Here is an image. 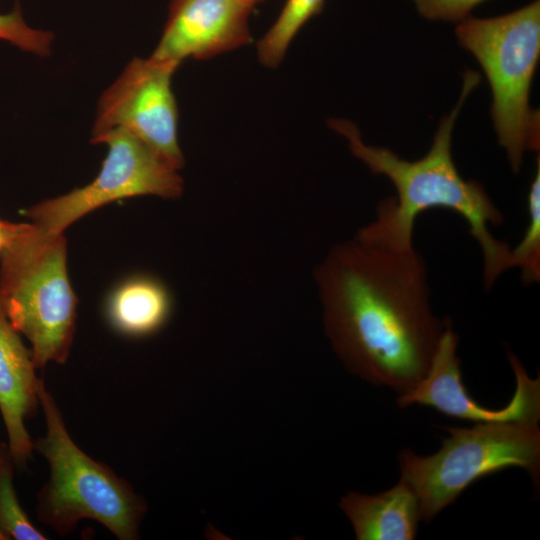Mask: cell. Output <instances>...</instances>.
Here are the masks:
<instances>
[{"mask_svg":"<svg viewBox=\"0 0 540 540\" xmlns=\"http://www.w3.org/2000/svg\"><path fill=\"white\" fill-rule=\"evenodd\" d=\"M340 507L358 540H412L422 520L415 493L401 479L379 494L350 492L342 498Z\"/></svg>","mask_w":540,"mask_h":540,"instance_id":"12","label":"cell"},{"mask_svg":"<svg viewBox=\"0 0 540 540\" xmlns=\"http://www.w3.org/2000/svg\"><path fill=\"white\" fill-rule=\"evenodd\" d=\"M325 0H286L277 19L257 42L260 62L276 68L299 30L314 16L321 13Z\"/></svg>","mask_w":540,"mask_h":540,"instance_id":"14","label":"cell"},{"mask_svg":"<svg viewBox=\"0 0 540 540\" xmlns=\"http://www.w3.org/2000/svg\"><path fill=\"white\" fill-rule=\"evenodd\" d=\"M0 540H9L0 527Z\"/></svg>","mask_w":540,"mask_h":540,"instance_id":"21","label":"cell"},{"mask_svg":"<svg viewBox=\"0 0 540 540\" xmlns=\"http://www.w3.org/2000/svg\"><path fill=\"white\" fill-rule=\"evenodd\" d=\"M14 462L9 455L0 465V527L8 539L46 540L21 506L13 479Z\"/></svg>","mask_w":540,"mask_h":540,"instance_id":"16","label":"cell"},{"mask_svg":"<svg viewBox=\"0 0 540 540\" xmlns=\"http://www.w3.org/2000/svg\"><path fill=\"white\" fill-rule=\"evenodd\" d=\"M94 143L108 145V153L96 178L82 188L38 203L23 215L38 227L63 233L73 222L105 204L120 199L155 195L174 199L181 196L183 180L146 144L115 129Z\"/></svg>","mask_w":540,"mask_h":540,"instance_id":"7","label":"cell"},{"mask_svg":"<svg viewBox=\"0 0 540 540\" xmlns=\"http://www.w3.org/2000/svg\"><path fill=\"white\" fill-rule=\"evenodd\" d=\"M27 226V223H13L0 219V252L8 246Z\"/></svg>","mask_w":540,"mask_h":540,"instance_id":"19","label":"cell"},{"mask_svg":"<svg viewBox=\"0 0 540 540\" xmlns=\"http://www.w3.org/2000/svg\"><path fill=\"white\" fill-rule=\"evenodd\" d=\"M0 39L6 40L22 50L39 56L50 54L53 34L28 26L18 5L7 13L0 14Z\"/></svg>","mask_w":540,"mask_h":540,"instance_id":"17","label":"cell"},{"mask_svg":"<svg viewBox=\"0 0 540 540\" xmlns=\"http://www.w3.org/2000/svg\"><path fill=\"white\" fill-rule=\"evenodd\" d=\"M476 71L466 70L457 104L442 117L433 143L422 158L408 161L385 147L363 142L356 125L345 119H331L329 126L344 135L353 155L374 174L386 176L396 197L377 206L376 219L360 229L356 237L386 247L409 250L417 217L428 209L445 208L459 214L469 226L483 255V282L488 290L508 269L513 268L511 247L490 232L504 217L481 183L465 180L457 170L451 151L452 133L467 97L480 82Z\"/></svg>","mask_w":540,"mask_h":540,"instance_id":"2","label":"cell"},{"mask_svg":"<svg viewBox=\"0 0 540 540\" xmlns=\"http://www.w3.org/2000/svg\"><path fill=\"white\" fill-rule=\"evenodd\" d=\"M36 369L31 350L11 325L0 302V414L9 454L17 465H25L34 452L26 421L40 407Z\"/></svg>","mask_w":540,"mask_h":540,"instance_id":"11","label":"cell"},{"mask_svg":"<svg viewBox=\"0 0 540 540\" xmlns=\"http://www.w3.org/2000/svg\"><path fill=\"white\" fill-rule=\"evenodd\" d=\"M527 210L529 222L521 241L511 248L513 268H519L525 284L536 283L540 279V159L532 179Z\"/></svg>","mask_w":540,"mask_h":540,"instance_id":"15","label":"cell"},{"mask_svg":"<svg viewBox=\"0 0 540 540\" xmlns=\"http://www.w3.org/2000/svg\"><path fill=\"white\" fill-rule=\"evenodd\" d=\"M179 64L150 56L134 58L100 98L92 129L94 143L121 129L146 144L179 170L184 157L178 143V109L171 80Z\"/></svg>","mask_w":540,"mask_h":540,"instance_id":"8","label":"cell"},{"mask_svg":"<svg viewBox=\"0 0 540 540\" xmlns=\"http://www.w3.org/2000/svg\"><path fill=\"white\" fill-rule=\"evenodd\" d=\"M38 397L46 431L33 440V446L49 467V477L36 497L39 522L65 536L82 520H94L119 540L138 539L147 510L143 498L129 482L74 442L43 378Z\"/></svg>","mask_w":540,"mask_h":540,"instance_id":"3","label":"cell"},{"mask_svg":"<svg viewBox=\"0 0 540 540\" xmlns=\"http://www.w3.org/2000/svg\"><path fill=\"white\" fill-rule=\"evenodd\" d=\"M105 312L116 332L128 337H146L166 324L171 313V298L157 279L133 277L112 292Z\"/></svg>","mask_w":540,"mask_h":540,"instance_id":"13","label":"cell"},{"mask_svg":"<svg viewBox=\"0 0 540 540\" xmlns=\"http://www.w3.org/2000/svg\"><path fill=\"white\" fill-rule=\"evenodd\" d=\"M459 336L446 319L436 351L424 378L411 390L400 394L398 406L417 404L428 406L439 413L459 419L483 422L525 421L538 423L540 419V378L531 379L520 360L507 351L508 361L516 377V389L509 403L501 409H490L478 404L462 382L460 359L457 357Z\"/></svg>","mask_w":540,"mask_h":540,"instance_id":"9","label":"cell"},{"mask_svg":"<svg viewBox=\"0 0 540 540\" xmlns=\"http://www.w3.org/2000/svg\"><path fill=\"white\" fill-rule=\"evenodd\" d=\"M486 0H412L418 13L431 21L459 23Z\"/></svg>","mask_w":540,"mask_h":540,"instance_id":"18","label":"cell"},{"mask_svg":"<svg viewBox=\"0 0 540 540\" xmlns=\"http://www.w3.org/2000/svg\"><path fill=\"white\" fill-rule=\"evenodd\" d=\"M251 2L254 6L258 5L259 3L263 2L264 0H248Z\"/></svg>","mask_w":540,"mask_h":540,"instance_id":"22","label":"cell"},{"mask_svg":"<svg viewBox=\"0 0 540 540\" xmlns=\"http://www.w3.org/2000/svg\"><path fill=\"white\" fill-rule=\"evenodd\" d=\"M455 34L488 79L498 142L517 173L524 153L540 148V114L530 106L540 56V1L496 17L469 16L457 23Z\"/></svg>","mask_w":540,"mask_h":540,"instance_id":"5","label":"cell"},{"mask_svg":"<svg viewBox=\"0 0 540 540\" xmlns=\"http://www.w3.org/2000/svg\"><path fill=\"white\" fill-rule=\"evenodd\" d=\"M9 455L8 446L5 443H0V465L3 460Z\"/></svg>","mask_w":540,"mask_h":540,"instance_id":"20","label":"cell"},{"mask_svg":"<svg viewBox=\"0 0 540 540\" xmlns=\"http://www.w3.org/2000/svg\"><path fill=\"white\" fill-rule=\"evenodd\" d=\"M63 233L32 222L0 252V302L31 344L37 369L64 364L74 340L77 298L67 272Z\"/></svg>","mask_w":540,"mask_h":540,"instance_id":"4","label":"cell"},{"mask_svg":"<svg viewBox=\"0 0 540 540\" xmlns=\"http://www.w3.org/2000/svg\"><path fill=\"white\" fill-rule=\"evenodd\" d=\"M325 330L346 368L399 395L426 375L445 327L432 311L426 264L354 237L315 271Z\"/></svg>","mask_w":540,"mask_h":540,"instance_id":"1","label":"cell"},{"mask_svg":"<svg viewBox=\"0 0 540 540\" xmlns=\"http://www.w3.org/2000/svg\"><path fill=\"white\" fill-rule=\"evenodd\" d=\"M450 432L440 450L420 456L410 449L398 455L401 480L415 493L422 520L429 522L471 484L510 467L539 479L540 429L525 421L475 423Z\"/></svg>","mask_w":540,"mask_h":540,"instance_id":"6","label":"cell"},{"mask_svg":"<svg viewBox=\"0 0 540 540\" xmlns=\"http://www.w3.org/2000/svg\"><path fill=\"white\" fill-rule=\"evenodd\" d=\"M248 0H171L167 21L152 57L181 64L209 59L251 42Z\"/></svg>","mask_w":540,"mask_h":540,"instance_id":"10","label":"cell"}]
</instances>
